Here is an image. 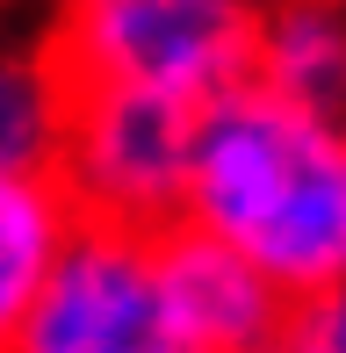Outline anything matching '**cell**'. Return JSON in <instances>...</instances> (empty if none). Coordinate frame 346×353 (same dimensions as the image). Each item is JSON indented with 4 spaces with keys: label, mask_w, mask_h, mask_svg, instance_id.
I'll list each match as a JSON object with an SVG mask.
<instances>
[{
    "label": "cell",
    "mask_w": 346,
    "mask_h": 353,
    "mask_svg": "<svg viewBox=\"0 0 346 353\" xmlns=\"http://www.w3.org/2000/svg\"><path fill=\"white\" fill-rule=\"evenodd\" d=\"M159 274H166V303L181 317V332L202 353H245V346H267L289 332V296L245 252L216 245L187 223L159 231Z\"/></svg>",
    "instance_id": "cell-5"
},
{
    "label": "cell",
    "mask_w": 346,
    "mask_h": 353,
    "mask_svg": "<svg viewBox=\"0 0 346 353\" xmlns=\"http://www.w3.org/2000/svg\"><path fill=\"white\" fill-rule=\"evenodd\" d=\"M14 353H202L166 303L159 231L80 216L29 303Z\"/></svg>",
    "instance_id": "cell-4"
},
{
    "label": "cell",
    "mask_w": 346,
    "mask_h": 353,
    "mask_svg": "<svg viewBox=\"0 0 346 353\" xmlns=\"http://www.w3.org/2000/svg\"><path fill=\"white\" fill-rule=\"evenodd\" d=\"M65 72L51 58H0V173H43L58 144Z\"/></svg>",
    "instance_id": "cell-8"
},
{
    "label": "cell",
    "mask_w": 346,
    "mask_h": 353,
    "mask_svg": "<svg viewBox=\"0 0 346 353\" xmlns=\"http://www.w3.org/2000/svg\"><path fill=\"white\" fill-rule=\"evenodd\" d=\"M245 353H303V346H296L289 332H281V339H267V346H245Z\"/></svg>",
    "instance_id": "cell-10"
},
{
    "label": "cell",
    "mask_w": 346,
    "mask_h": 353,
    "mask_svg": "<svg viewBox=\"0 0 346 353\" xmlns=\"http://www.w3.org/2000/svg\"><path fill=\"white\" fill-rule=\"evenodd\" d=\"M187 231L245 252L281 296L346 274V137L332 116L267 94L260 79L195 101L181 216Z\"/></svg>",
    "instance_id": "cell-1"
},
{
    "label": "cell",
    "mask_w": 346,
    "mask_h": 353,
    "mask_svg": "<svg viewBox=\"0 0 346 353\" xmlns=\"http://www.w3.org/2000/svg\"><path fill=\"white\" fill-rule=\"evenodd\" d=\"M289 339L303 353H346V274L289 303Z\"/></svg>",
    "instance_id": "cell-9"
},
{
    "label": "cell",
    "mask_w": 346,
    "mask_h": 353,
    "mask_svg": "<svg viewBox=\"0 0 346 353\" xmlns=\"http://www.w3.org/2000/svg\"><path fill=\"white\" fill-rule=\"evenodd\" d=\"M72 223L80 216H72L65 188L51 181V166L43 173H0V353H14L22 317L37 303L43 274L58 267Z\"/></svg>",
    "instance_id": "cell-7"
},
{
    "label": "cell",
    "mask_w": 346,
    "mask_h": 353,
    "mask_svg": "<svg viewBox=\"0 0 346 353\" xmlns=\"http://www.w3.org/2000/svg\"><path fill=\"white\" fill-rule=\"evenodd\" d=\"M339 137H346V116H339Z\"/></svg>",
    "instance_id": "cell-11"
},
{
    "label": "cell",
    "mask_w": 346,
    "mask_h": 353,
    "mask_svg": "<svg viewBox=\"0 0 346 353\" xmlns=\"http://www.w3.org/2000/svg\"><path fill=\"white\" fill-rule=\"evenodd\" d=\"M245 79L339 123L346 116V0H260Z\"/></svg>",
    "instance_id": "cell-6"
},
{
    "label": "cell",
    "mask_w": 346,
    "mask_h": 353,
    "mask_svg": "<svg viewBox=\"0 0 346 353\" xmlns=\"http://www.w3.org/2000/svg\"><path fill=\"white\" fill-rule=\"evenodd\" d=\"M260 0H58V51L65 79H123L181 101L245 79Z\"/></svg>",
    "instance_id": "cell-3"
},
{
    "label": "cell",
    "mask_w": 346,
    "mask_h": 353,
    "mask_svg": "<svg viewBox=\"0 0 346 353\" xmlns=\"http://www.w3.org/2000/svg\"><path fill=\"white\" fill-rule=\"evenodd\" d=\"M187 137H195V101L181 94L123 87V79H65L51 181L87 223L166 231L181 216Z\"/></svg>",
    "instance_id": "cell-2"
}]
</instances>
